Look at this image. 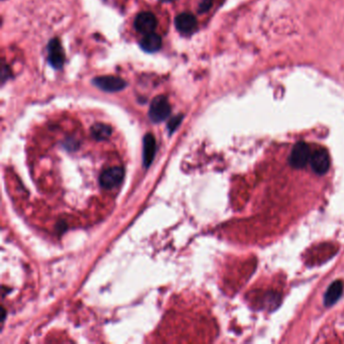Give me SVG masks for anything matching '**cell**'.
<instances>
[{"mask_svg": "<svg viewBox=\"0 0 344 344\" xmlns=\"http://www.w3.org/2000/svg\"><path fill=\"white\" fill-rule=\"evenodd\" d=\"M312 147L306 143L299 142L292 148L291 155L289 157L290 165L295 169H302L310 164V159L312 155Z\"/></svg>", "mask_w": 344, "mask_h": 344, "instance_id": "cell-1", "label": "cell"}, {"mask_svg": "<svg viewBox=\"0 0 344 344\" xmlns=\"http://www.w3.org/2000/svg\"><path fill=\"white\" fill-rule=\"evenodd\" d=\"M171 113V105L165 96H157L150 103L148 116L152 122L164 121Z\"/></svg>", "mask_w": 344, "mask_h": 344, "instance_id": "cell-2", "label": "cell"}, {"mask_svg": "<svg viewBox=\"0 0 344 344\" xmlns=\"http://www.w3.org/2000/svg\"><path fill=\"white\" fill-rule=\"evenodd\" d=\"M309 165L312 171L317 175L326 174L330 167V157L328 151L325 148L313 149Z\"/></svg>", "mask_w": 344, "mask_h": 344, "instance_id": "cell-3", "label": "cell"}, {"mask_svg": "<svg viewBox=\"0 0 344 344\" xmlns=\"http://www.w3.org/2000/svg\"><path fill=\"white\" fill-rule=\"evenodd\" d=\"M94 86L105 92H118L126 87V82L116 76H100L92 80Z\"/></svg>", "mask_w": 344, "mask_h": 344, "instance_id": "cell-4", "label": "cell"}, {"mask_svg": "<svg viewBox=\"0 0 344 344\" xmlns=\"http://www.w3.org/2000/svg\"><path fill=\"white\" fill-rule=\"evenodd\" d=\"M124 177V170L120 167L106 169L100 175V185L105 189H112L118 186Z\"/></svg>", "mask_w": 344, "mask_h": 344, "instance_id": "cell-5", "label": "cell"}, {"mask_svg": "<svg viewBox=\"0 0 344 344\" xmlns=\"http://www.w3.org/2000/svg\"><path fill=\"white\" fill-rule=\"evenodd\" d=\"M133 25L139 32L147 34L154 32L155 29H157L158 21L157 17L151 12L144 11L137 15Z\"/></svg>", "mask_w": 344, "mask_h": 344, "instance_id": "cell-6", "label": "cell"}, {"mask_svg": "<svg viewBox=\"0 0 344 344\" xmlns=\"http://www.w3.org/2000/svg\"><path fill=\"white\" fill-rule=\"evenodd\" d=\"M175 26L182 34L188 35L197 29L198 23L193 14L189 12H183L177 15L175 20Z\"/></svg>", "mask_w": 344, "mask_h": 344, "instance_id": "cell-7", "label": "cell"}, {"mask_svg": "<svg viewBox=\"0 0 344 344\" xmlns=\"http://www.w3.org/2000/svg\"><path fill=\"white\" fill-rule=\"evenodd\" d=\"M49 63L55 69H61L65 63V54L59 39H53L48 45Z\"/></svg>", "mask_w": 344, "mask_h": 344, "instance_id": "cell-8", "label": "cell"}, {"mask_svg": "<svg viewBox=\"0 0 344 344\" xmlns=\"http://www.w3.org/2000/svg\"><path fill=\"white\" fill-rule=\"evenodd\" d=\"M156 139L151 133L145 135L144 138V146H143V160L144 167H148L156 155Z\"/></svg>", "mask_w": 344, "mask_h": 344, "instance_id": "cell-9", "label": "cell"}, {"mask_svg": "<svg viewBox=\"0 0 344 344\" xmlns=\"http://www.w3.org/2000/svg\"><path fill=\"white\" fill-rule=\"evenodd\" d=\"M140 45L144 52L155 53V52H158L162 48V39L157 33H154V32L147 33V34H144Z\"/></svg>", "mask_w": 344, "mask_h": 344, "instance_id": "cell-10", "label": "cell"}, {"mask_svg": "<svg viewBox=\"0 0 344 344\" xmlns=\"http://www.w3.org/2000/svg\"><path fill=\"white\" fill-rule=\"evenodd\" d=\"M341 293H342V283L340 281L334 282L325 294L324 304L326 306L333 305L339 299Z\"/></svg>", "mask_w": 344, "mask_h": 344, "instance_id": "cell-11", "label": "cell"}, {"mask_svg": "<svg viewBox=\"0 0 344 344\" xmlns=\"http://www.w3.org/2000/svg\"><path fill=\"white\" fill-rule=\"evenodd\" d=\"M112 133V129L105 123H96L91 127V135L97 141H105Z\"/></svg>", "mask_w": 344, "mask_h": 344, "instance_id": "cell-12", "label": "cell"}, {"mask_svg": "<svg viewBox=\"0 0 344 344\" xmlns=\"http://www.w3.org/2000/svg\"><path fill=\"white\" fill-rule=\"evenodd\" d=\"M182 119H183V115H179V116H175L174 118H172V119L170 120V122H169V124H168V128H169V130H170L171 132H173V131L179 126V124L181 123Z\"/></svg>", "mask_w": 344, "mask_h": 344, "instance_id": "cell-13", "label": "cell"}, {"mask_svg": "<svg viewBox=\"0 0 344 344\" xmlns=\"http://www.w3.org/2000/svg\"><path fill=\"white\" fill-rule=\"evenodd\" d=\"M212 6V0H202L199 6V11L200 12H205L209 10Z\"/></svg>", "mask_w": 344, "mask_h": 344, "instance_id": "cell-14", "label": "cell"}, {"mask_svg": "<svg viewBox=\"0 0 344 344\" xmlns=\"http://www.w3.org/2000/svg\"><path fill=\"white\" fill-rule=\"evenodd\" d=\"M162 2H171V1H174V0H160Z\"/></svg>", "mask_w": 344, "mask_h": 344, "instance_id": "cell-15", "label": "cell"}]
</instances>
